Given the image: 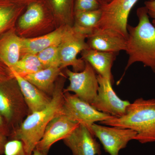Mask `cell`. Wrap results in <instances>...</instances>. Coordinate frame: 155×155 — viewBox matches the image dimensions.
Instances as JSON below:
<instances>
[{
  "label": "cell",
  "instance_id": "6da1fadb",
  "mask_svg": "<svg viewBox=\"0 0 155 155\" xmlns=\"http://www.w3.org/2000/svg\"><path fill=\"white\" fill-rule=\"evenodd\" d=\"M67 78L65 73L58 78L49 104L43 110L28 114L20 126L8 137V140H21L28 155H32L50 121L62 114L64 87Z\"/></svg>",
  "mask_w": 155,
  "mask_h": 155
},
{
  "label": "cell",
  "instance_id": "7a4b0ae2",
  "mask_svg": "<svg viewBox=\"0 0 155 155\" xmlns=\"http://www.w3.org/2000/svg\"><path fill=\"white\" fill-rule=\"evenodd\" d=\"M137 25H127L125 51L128 55V60L125 72L134 63L140 62L155 73V26L150 21L145 6L137 9Z\"/></svg>",
  "mask_w": 155,
  "mask_h": 155
},
{
  "label": "cell",
  "instance_id": "3957f363",
  "mask_svg": "<svg viewBox=\"0 0 155 155\" xmlns=\"http://www.w3.org/2000/svg\"><path fill=\"white\" fill-rule=\"evenodd\" d=\"M101 125L128 128L136 132L140 143L155 142V99L139 98L130 104L124 116L100 122Z\"/></svg>",
  "mask_w": 155,
  "mask_h": 155
},
{
  "label": "cell",
  "instance_id": "277c9868",
  "mask_svg": "<svg viewBox=\"0 0 155 155\" xmlns=\"http://www.w3.org/2000/svg\"><path fill=\"white\" fill-rule=\"evenodd\" d=\"M0 114L11 132L17 129L29 114L28 106L14 77L0 83Z\"/></svg>",
  "mask_w": 155,
  "mask_h": 155
},
{
  "label": "cell",
  "instance_id": "5b68a950",
  "mask_svg": "<svg viewBox=\"0 0 155 155\" xmlns=\"http://www.w3.org/2000/svg\"><path fill=\"white\" fill-rule=\"evenodd\" d=\"M15 28L20 37L30 38L51 32L57 26L53 14L48 13L41 3L36 2L28 4L17 20Z\"/></svg>",
  "mask_w": 155,
  "mask_h": 155
},
{
  "label": "cell",
  "instance_id": "8992f818",
  "mask_svg": "<svg viewBox=\"0 0 155 155\" xmlns=\"http://www.w3.org/2000/svg\"><path fill=\"white\" fill-rule=\"evenodd\" d=\"M87 37L73 26H69L58 46L61 69L71 67L75 72H81L84 69L85 61L81 58L78 59L77 56L89 48L86 41Z\"/></svg>",
  "mask_w": 155,
  "mask_h": 155
},
{
  "label": "cell",
  "instance_id": "52a82bcc",
  "mask_svg": "<svg viewBox=\"0 0 155 155\" xmlns=\"http://www.w3.org/2000/svg\"><path fill=\"white\" fill-rule=\"evenodd\" d=\"M138 0H112L102 7L101 19L95 28L116 31L127 40L128 18Z\"/></svg>",
  "mask_w": 155,
  "mask_h": 155
},
{
  "label": "cell",
  "instance_id": "ba28073f",
  "mask_svg": "<svg viewBox=\"0 0 155 155\" xmlns=\"http://www.w3.org/2000/svg\"><path fill=\"white\" fill-rule=\"evenodd\" d=\"M62 114L72 121L86 126L91 131L92 126L96 122L114 117L97 110L91 104L70 92L64 93Z\"/></svg>",
  "mask_w": 155,
  "mask_h": 155
},
{
  "label": "cell",
  "instance_id": "9c48e42d",
  "mask_svg": "<svg viewBox=\"0 0 155 155\" xmlns=\"http://www.w3.org/2000/svg\"><path fill=\"white\" fill-rule=\"evenodd\" d=\"M85 67L81 72H75L67 68L64 69L70 83L64 92L74 93L81 99L91 104L98 90L97 75L88 62L85 61Z\"/></svg>",
  "mask_w": 155,
  "mask_h": 155
},
{
  "label": "cell",
  "instance_id": "30bf717a",
  "mask_svg": "<svg viewBox=\"0 0 155 155\" xmlns=\"http://www.w3.org/2000/svg\"><path fill=\"white\" fill-rule=\"evenodd\" d=\"M91 133L99 140L106 152L110 155H119L127 143L135 140L136 132L128 128L104 126L94 123L91 127Z\"/></svg>",
  "mask_w": 155,
  "mask_h": 155
},
{
  "label": "cell",
  "instance_id": "8fae6325",
  "mask_svg": "<svg viewBox=\"0 0 155 155\" xmlns=\"http://www.w3.org/2000/svg\"><path fill=\"white\" fill-rule=\"evenodd\" d=\"M97 77L98 90L91 105L97 110L114 117L124 116L130 103L119 98L113 89L110 81L98 75Z\"/></svg>",
  "mask_w": 155,
  "mask_h": 155
},
{
  "label": "cell",
  "instance_id": "7c38bea8",
  "mask_svg": "<svg viewBox=\"0 0 155 155\" xmlns=\"http://www.w3.org/2000/svg\"><path fill=\"white\" fill-rule=\"evenodd\" d=\"M79 125L64 114L58 115L48 124L36 148L48 153L53 144L66 138Z\"/></svg>",
  "mask_w": 155,
  "mask_h": 155
},
{
  "label": "cell",
  "instance_id": "4fadbf2b",
  "mask_svg": "<svg viewBox=\"0 0 155 155\" xmlns=\"http://www.w3.org/2000/svg\"><path fill=\"white\" fill-rule=\"evenodd\" d=\"M95 137L88 128L79 124L63 141L73 155H101V145Z\"/></svg>",
  "mask_w": 155,
  "mask_h": 155
},
{
  "label": "cell",
  "instance_id": "5bb4252c",
  "mask_svg": "<svg viewBox=\"0 0 155 155\" xmlns=\"http://www.w3.org/2000/svg\"><path fill=\"white\" fill-rule=\"evenodd\" d=\"M87 39L89 48L101 51L118 54L125 51L127 45L125 38L110 29L95 28Z\"/></svg>",
  "mask_w": 155,
  "mask_h": 155
},
{
  "label": "cell",
  "instance_id": "9a60e30c",
  "mask_svg": "<svg viewBox=\"0 0 155 155\" xmlns=\"http://www.w3.org/2000/svg\"><path fill=\"white\" fill-rule=\"evenodd\" d=\"M69 25H62L51 32L33 38H22L20 58L26 54H37L47 48L59 46Z\"/></svg>",
  "mask_w": 155,
  "mask_h": 155
},
{
  "label": "cell",
  "instance_id": "2e32d148",
  "mask_svg": "<svg viewBox=\"0 0 155 155\" xmlns=\"http://www.w3.org/2000/svg\"><path fill=\"white\" fill-rule=\"evenodd\" d=\"M22 42L15 28L0 35V61L10 69L20 59Z\"/></svg>",
  "mask_w": 155,
  "mask_h": 155
},
{
  "label": "cell",
  "instance_id": "e0dca14e",
  "mask_svg": "<svg viewBox=\"0 0 155 155\" xmlns=\"http://www.w3.org/2000/svg\"><path fill=\"white\" fill-rule=\"evenodd\" d=\"M12 72L28 106L29 114L43 110L49 104L52 97L39 89L24 78Z\"/></svg>",
  "mask_w": 155,
  "mask_h": 155
},
{
  "label": "cell",
  "instance_id": "ac0fdd59",
  "mask_svg": "<svg viewBox=\"0 0 155 155\" xmlns=\"http://www.w3.org/2000/svg\"><path fill=\"white\" fill-rule=\"evenodd\" d=\"M81 53V59L88 62L98 75L109 79L114 84V77L111 69L118 54L101 51L89 48L84 50Z\"/></svg>",
  "mask_w": 155,
  "mask_h": 155
},
{
  "label": "cell",
  "instance_id": "d6986e66",
  "mask_svg": "<svg viewBox=\"0 0 155 155\" xmlns=\"http://www.w3.org/2000/svg\"><path fill=\"white\" fill-rule=\"evenodd\" d=\"M62 70L59 67H48L24 78L39 89L52 97L57 79L64 74Z\"/></svg>",
  "mask_w": 155,
  "mask_h": 155
},
{
  "label": "cell",
  "instance_id": "ffe728a7",
  "mask_svg": "<svg viewBox=\"0 0 155 155\" xmlns=\"http://www.w3.org/2000/svg\"><path fill=\"white\" fill-rule=\"evenodd\" d=\"M23 7L13 0H0V35L15 28Z\"/></svg>",
  "mask_w": 155,
  "mask_h": 155
},
{
  "label": "cell",
  "instance_id": "44dd1931",
  "mask_svg": "<svg viewBox=\"0 0 155 155\" xmlns=\"http://www.w3.org/2000/svg\"><path fill=\"white\" fill-rule=\"evenodd\" d=\"M49 3L57 28L73 26L74 0H49Z\"/></svg>",
  "mask_w": 155,
  "mask_h": 155
},
{
  "label": "cell",
  "instance_id": "7402d4cb",
  "mask_svg": "<svg viewBox=\"0 0 155 155\" xmlns=\"http://www.w3.org/2000/svg\"><path fill=\"white\" fill-rule=\"evenodd\" d=\"M102 15L101 8L74 14L73 26L88 36L96 27Z\"/></svg>",
  "mask_w": 155,
  "mask_h": 155
},
{
  "label": "cell",
  "instance_id": "603a6c76",
  "mask_svg": "<svg viewBox=\"0 0 155 155\" xmlns=\"http://www.w3.org/2000/svg\"><path fill=\"white\" fill-rule=\"evenodd\" d=\"M45 69L37 54H26L22 57L11 68L13 72L25 77Z\"/></svg>",
  "mask_w": 155,
  "mask_h": 155
},
{
  "label": "cell",
  "instance_id": "cb8c5ba5",
  "mask_svg": "<svg viewBox=\"0 0 155 155\" xmlns=\"http://www.w3.org/2000/svg\"><path fill=\"white\" fill-rule=\"evenodd\" d=\"M58 45L52 46L42 50L37 54L45 68L60 67L59 49Z\"/></svg>",
  "mask_w": 155,
  "mask_h": 155
},
{
  "label": "cell",
  "instance_id": "d4e9b609",
  "mask_svg": "<svg viewBox=\"0 0 155 155\" xmlns=\"http://www.w3.org/2000/svg\"><path fill=\"white\" fill-rule=\"evenodd\" d=\"M100 0H74V14L101 8Z\"/></svg>",
  "mask_w": 155,
  "mask_h": 155
},
{
  "label": "cell",
  "instance_id": "484cf974",
  "mask_svg": "<svg viewBox=\"0 0 155 155\" xmlns=\"http://www.w3.org/2000/svg\"><path fill=\"white\" fill-rule=\"evenodd\" d=\"M5 155H28L23 143L17 139L8 140L5 147Z\"/></svg>",
  "mask_w": 155,
  "mask_h": 155
},
{
  "label": "cell",
  "instance_id": "4316f807",
  "mask_svg": "<svg viewBox=\"0 0 155 155\" xmlns=\"http://www.w3.org/2000/svg\"><path fill=\"white\" fill-rule=\"evenodd\" d=\"M14 78L11 69L0 61V83Z\"/></svg>",
  "mask_w": 155,
  "mask_h": 155
},
{
  "label": "cell",
  "instance_id": "83f0119b",
  "mask_svg": "<svg viewBox=\"0 0 155 155\" xmlns=\"http://www.w3.org/2000/svg\"><path fill=\"white\" fill-rule=\"evenodd\" d=\"M148 14L152 19V23L155 26V0H148L144 2Z\"/></svg>",
  "mask_w": 155,
  "mask_h": 155
},
{
  "label": "cell",
  "instance_id": "f1b7e54d",
  "mask_svg": "<svg viewBox=\"0 0 155 155\" xmlns=\"http://www.w3.org/2000/svg\"><path fill=\"white\" fill-rule=\"evenodd\" d=\"M11 130L5 120L0 114V133L5 134L8 137L11 134Z\"/></svg>",
  "mask_w": 155,
  "mask_h": 155
},
{
  "label": "cell",
  "instance_id": "f546056e",
  "mask_svg": "<svg viewBox=\"0 0 155 155\" xmlns=\"http://www.w3.org/2000/svg\"><path fill=\"white\" fill-rule=\"evenodd\" d=\"M8 140V138L7 136L0 133V155L4 154L5 145Z\"/></svg>",
  "mask_w": 155,
  "mask_h": 155
},
{
  "label": "cell",
  "instance_id": "4dcf8cb0",
  "mask_svg": "<svg viewBox=\"0 0 155 155\" xmlns=\"http://www.w3.org/2000/svg\"><path fill=\"white\" fill-rule=\"evenodd\" d=\"M48 153H45L44 152L40 150L37 149L35 148L34 150L31 155H48Z\"/></svg>",
  "mask_w": 155,
  "mask_h": 155
},
{
  "label": "cell",
  "instance_id": "1f68e13d",
  "mask_svg": "<svg viewBox=\"0 0 155 155\" xmlns=\"http://www.w3.org/2000/svg\"><path fill=\"white\" fill-rule=\"evenodd\" d=\"M103 6L104 5L107 4L108 3H110L111 2L112 0H100Z\"/></svg>",
  "mask_w": 155,
  "mask_h": 155
},
{
  "label": "cell",
  "instance_id": "d6a6232c",
  "mask_svg": "<svg viewBox=\"0 0 155 155\" xmlns=\"http://www.w3.org/2000/svg\"><path fill=\"white\" fill-rule=\"evenodd\" d=\"M13 1H14V2H16L18 4H20V2H21V0H13ZM21 5V4H20Z\"/></svg>",
  "mask_w": 155,
  "mask_h": 155
}]
</instances>
